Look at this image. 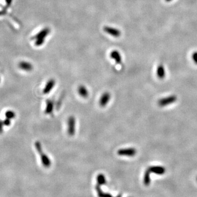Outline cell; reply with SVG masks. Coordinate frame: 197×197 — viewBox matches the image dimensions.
Here are the masks:
<instances>
[{
    "mask_svg": "<svg viewBox=\"0 0 197 197\" xmlns=\"http://www.w3.org/2000/svg\"><path fill=\"white\" fill-rule=\"evenodd\" d=\"M50 32V29L49 28H43L41 31L36 35L34 39H36L35 46L37 47L41 46L45 42V39Z\"/></svg>",
    "mask_w": 197,
    "mask_h": 197,
    "instance_id": "1",
    "label": "cell"
},
{
    "mask_svg": "<svg viewBox=\"0 0 197 197\" xmlns=\"http://www.w3.org/2000/svg\"><path fill=\"white\" fill-rule=\"evenodd\" d=\"M35 146L37 152L41 156V159L42 163L43 165L45 167H49L51 165V162L49 157L43 151L42 145L39 141H36L35 143Z\"/></svg>",
    "mask_w": 197,
    "mask_h": 197,
    "instance_id": "2",
    "label": "cell"
},
{
    "mask_svg": "<svg viewBox=\"0 0 197 197\" xmlns=\"http://www.w3.org/2000/svg\"><path fill=\"white\" fill-rule=\"evenodd\" d=\"M76 120L74 117L71 116L67 120V133L68 134L72 136L76 133Z\"/></svg>",
    "mask_w": 197,
    "mask_h": 197,
    "instance_id": "3",
    "label": "cell"
},
{
    "mask_svg": "<svg viewBox=\"0 0 197 197\" xmlns=\"http://www.w3.org/2000/svg\"><path fill=\"white\" fill-rule=\"evenodd\" d=\"M137 151L135 148H121L117 151V154L120 156L133 157L136 154Z\"/></svg>",
    "mask_w": 197,
    "mask_h": 197,
    "instance_id": "4",
    "label": "cell"
},
{
    "mask_svg": "<svg viewBox=\"0 0 197 197\" xmlns=\"http://www.w3.org/2000/svg\"><path fill=\"white\" fill-rule=\"evenodd\" d=\"M176 100L177 96L176 95H171L168 97L160 99L158 102V104L161 107H164L175 102Z\"/></svg>",
    "mask_w": 197,
    "mask_h": 197,
    "instance_id": "5",
    "label": "cell"
},
{
    "mask_svg": "<svg viewBox=\"0 0 197 197\" xmlns=\"http://www.w3.org/2000/svg\"><path fill=\"white\" fill-rule=\"evenodd\" d=\"M104 31L107 34L116 38L119 37L121 35V32L120 31V30L108 26H106L104 28Z\"/></svg>",
    "mask_w": 197,
    "mask_h": 197,
    "instance_id": "6",
    "label": "cell"
},
{
    "mask_svg": "<svg viewBox=\"0 0 197 197\" xmlns=\"http://www.w3.org/2000/svg\"><path fill=\"white\" fill-rule=\"evenodd\" d=\"M111 98V94L109 92H105L101 96L99 100V105L101 107H104L109 102Z\"/></svg>",
    "mask_w": 197,
    "mask_h": 197,
    "instance_id": "7",
    "label": "cell"
},
{
    "mask_svg": "<svg viewBox=\"0 0 197 197\" xmlns=\"http://www.w3.org/2000/svg\"><path fill=\"white\" fill-rule=\"evenodd\" d=\"M55 85V81L54 79H50L46 83L45 88L43 90V93L45 94H47L49 93L53 89Z\"/></svg>",
    "mask_w": 197,
    "mask_h": 197,
    "instance_id": "8",
    "label": "cell"
},
{
    "mask_svg": "<svg viewBox=\"0 0 197 197\" xmlns=\"http://www.w3.org/2000/svg\"><path fill=\"white\" fill-rule=\"evenodd\" d=\"M148 169L150 171V172H153L158 175H163L166 172L165 168L161 166H151Z\"/></svg>",
    "mask_w": 197,
    "mask_h": 197,
    "instance_id": "9",
    "label": "cell"
},
{
    "mask_svg": "<svg viewBox=\"0 0 197 197\" xmlns=\"http://www.w3.org/2000/svg\"><path fill=\"white\" fill-rule=\"evenodd\" d=\"M19 67L21 70L25 71H27V72L31 71L33 69V65H32L31 63L27 62V61H21L20 63H19Z\"/></svg>",
    "mask_w": 197,
    "mask_h": 197,
    "instance_id": "10",
    "label": "cell"
},
{
    "mask_svg": "<svg viewBox=\"0 0 197 197\" xmlns=\"http://www.w3.org/2000/svg\"><path fill=\"white\" fill-rule=\"evenodd\" d=\"M111 58L116 61L117 64H120L122 63V56L120 54V52L116 50H114L111 52L110 54Z\"/></svg>",
    "mask_w": 197,
    "mask_h": 197,
    "instance_id": "11",
    "label": "cell"
},
{
    "mask_svg": "<svg viewBox=\"0 0 197 197\" xmlns=\"http://www.w3.org/2000/svg\"><path fill=\"white\" fill-rule=\"evenodd\" d=\"M78 93L83 98H87L89 96V92L88 89L85 87V85H81L78 88Z\"/></svg>",
    "mask_w": 197,
    "mask_h": 197,
    "instance_id": "12",
    "label": "cell"
},
{
    "mask_svg": "<svg viewBox=\"0 0 197 197\" xmlns=\"http://www.w3.org/2000/svg\"><path fill=\"white\" fill-rule=\"evenodd\" d=\"M54 109V103L51 100H47L46 101V107L45 109V113L47 115H49L52 113Z\"/></svg>",
    "mask_w": 197,
    "mask_h": 197,
    "instance_id": "13",
    "label": "cell"
},
{
    "mask_svg": "<svg viewBox=\"0 0 197 197\" xmlns=\"http://www.w3.org/2000/svg\"><path fill=\"white\" fill-rule=\"evenodd\" d=\"M157 76L160 79H163L166 76V72H165V69L163 65L161 64L157 67Z\"/></svg>",
    "mask_w": 197,
    "mask_h": 197,
    "instance_id": "14",
    "label": "cell"
},
{
    "mask_svg": "<svg viewBox=\"0 0 197 197\" xmlns=\"http://www.w3.org/2000/svg\"><path fill=\"white\" fill-rule=\"evenodd\" d=\"M150 171L147 169L144 172V183L145 186H149L151 183V177H150Z\"/></svg>",
    "mask_w": 197,
    "mask_h": 197,
    "instance_id": "15",
    "label": "cell"
},
{
    "mask_svg": "<svg viewBox=\"0 0 197 197\" xmlns=\"http://www.w3.org/2000/svg\"><path fill=\"white\" fill-rule=\"evenodd\" d=\"M15 116V113L12 111H8L6 113V117L8 119L11 120L12 118H13Z\"/></svg>",
    "mask_w": 197,
    "mask_h": 197,
    "instance_id": "16",
    "label": "cell"
},
{
    "mask_svg": "<svg viewBox=\"0 0 197 197\" xmlns=\"http://www.w3.org/2000/svg\"><path fill=\"white\" fill-rule=\"evenodd\" d=\"M192 59L193 60L194 62L197 65V52H194L192 54Z\"/></svg>",
    "mask_w": 197,
    "mask_h": 197,
    "instance_id": "17",
    "label": "cell"
},
{
    "mask_svg": "<svg viewBox=\"0 0 197 197\" xmlns=\"http://www.w3.org/2000/svg\"><path fill=\"white\" fill-rule=\"evenodd\" d=\"M4 124L6 125H10L11 124V121H10V120L9 119H8L7 118L6 120H5L4 122Z\"/></svg>",
    "mask_w": 197,
    "mask_h": 197,
    "instance_id": "18",
    "label": "cell"
},
{
    "mask_svg": "<svg viewBox=\"0 0 197 197\" xmlns=\"http://www.w3.org/2000/svg\"><path fill=\"white\" fill-rule=\"evenodd\" d=\"M3 124H4V122L0 121V134L3 131Z\"/></svg>",
    "mask_w": 197,
    "mask_h": 197,
    "instance_id": "19",
    "label": "cell"
},
{
    "mask_svg": "<svg viewBox=\"0 0 197 197\" xmlns=\"http://www.w3.org/2000/svg\"><path fill=\"white\" fill-rule=\"evenodd\" d=\"M12 2V0H6V4H7L8 6H10Z\"/></svg>",
    "mask_w": 197,
    "mask_h": 197,
    "instance_id": "20",
    "label": "cell"
},
{
    "mask_svg": "<svg viewBox=\"0 0 197 197\" xmlns=\"http://www.w3.org/2000/svg\"><path fill=\"white\" fill-rule=\"evenodd\" d=\"M171 1H172V0H166V2H170Z\"/></svg>",
    "mask_w": 197,
    "mask_h": 197,
    "instance_id": "21",
    "label": "cell"
},
{
    "mask_svg": "<svg viewBox=\"0 0 197 197\" xmlns=\"http://www.w3.org/2000/svg\"><path fill=\"white\" fill-rule=\"evenodd\" d=\"M2 12H1V11H0V15H2Z\"/></svg>",
    "mask_w": 197,
    "mask_h": 197,
    "instance_id": "22",
    "label": "cell"
},
{
    "mask_svg": "<svg viewBox=\"0 0 197 197\" xmlns=\"http://www.w3.org/2000/svg\"></svg>",
    "mask_w": 197,
    "mask_h": 197,
    "instance_id": "23",
    "label": "cell"
}]
</instances>
